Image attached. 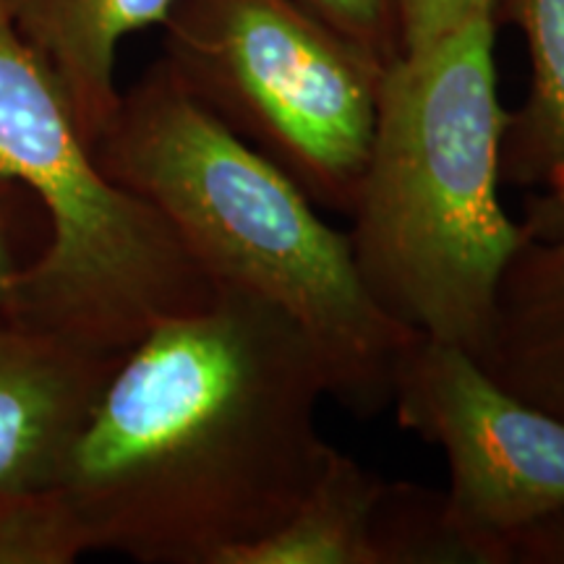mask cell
Instances as JSON below:
<instances>
[{"label":"cell","instance_id":"10","mask_svg":"<svg viewBox=\"0 0 564 564\" xmlns=\"http://www.w3.org/2000/svg\"><path fill=\"white\" fill-rule=\"evenodd\" d=\"M494 21L518 26L531 58V87L502 139V181L562 199L564 0H494Z\"/></svg>","mask_w":564,"mask_h":564},{"label":"cell","instance_id":"1","mask_svg":"<svg viewBox=\"0 0 564 564\" xmlns=\"http://www.w3.org/2000/svg\"><path fill=\"white\" fill-rule=\"evenodd\" d=\"M324 398L314 343L259 295L215 288L160 322L112 369L63 474L84 554L230 564L327 468Z\"/></svg>","mask_w":564,"mask_h":564},{"label":"cell","instance_id":"8","mask_svg":"<svg viewBox=\"0 0 564 564\" xmlns=\"http://www.w3.org/2000/svg\"><path fill=\"white\" fill-rule=\"evenodd\" d=\"M499 280L474 358L494 382L564 421V215L531 220Z\"/></svg>","mask_w":564,"mask_h":564},{"label":"cell","instance_id":"11","mask_svg":"<svg viewBox=\"0 0 564 564\" xmlns=\"http://www.w3.org/2000/svg\"><path fill=\"white\" fill-rule=\"evenodd\" d=\"M387 481L335 447L299 507L230 564H379L377 507Z\"/></svg>","mask_w":564,"mask_h":564},{"label":"cell","instance_id":"12","mask_svg":"<svg viewBox=\"0 0 564 564\" xmlns=\"http://www.w3.org/2000/svg\"><path fill=\"white\" fill-rule=\"evenodd\" d=\"M379 564H470L447 520L444 491L387 481L377 507Z\"/></svg>","mask_w":564,"mask_h":564},{"label":"cell","instance_id":"17","mask_svg":"<svg viewBox=\"0 0 564 564\" xmlns=\"http://www.w3.org/2000/svg\"><path fill=\"white\" fill-rule=\"evenodd\" d=\"M560 215H564V196L562 199H554V196L539 194L528 202V209H525V217H531V220H549V217H560Z\"/></svg>","mask_w":564,"mask_h":564},{"label":"cell","instance_id":"13","mask_svg":"<svg viewBox=\"0 0 564 564\" xmlns=\"http://www.w3.org/2000/svg\"><path fill=\"white\" fill-rule=\"evenodd\" d=\"M299 3L327 21L333 30L377 55L387 66L403 55L398 0H299Z\"/></svg>","mask_w":564,"mask_h":564},{"label":"cell","instance_id":"4","mask_svg":"<svg viewBox=\"0 0 564 564\" xmlns=\"http://www.w3.org/2000/svg\"><path fill=\"white\" fill-rule=\"evenodd\" d=\"M0 178L40 204L47 241L3 312L84 350L123 358L215 295L171 223L102 171L51 66L0 0Z\"/></svg>","mask_w":564,"mask_h":564},{"label":"cell","instance_id":"7","mask_svg":"<svg viewBox=\"0 0 564 564\" xmlns=\"http://www.w3.org/2000/svg\"><path fill=\"white\" fill-rule=\"evenodd\" d=\"M118 364L0 314V564L84 556L58 489Z\"/></svg>","mask_w":564,"mask_h":564},{"label":"cell","instance_id":"15","mask_svg":"<svg viewBox=\"0 0 564 564\" xmlns=\"http://www.w3.org/2000/svg\"><path fill=\"white\" fill-rule=\"evenodd\" d=\"M502 564H564V510L512 533Z\"/></svg>","mask_w":564,"mask_h":564},{"label":"cell","instance_id":"2","mask_svg":"<svg viewBox=\"0 0 564 564\" xmlns=\"http://www.w3.org/2000/svg\"><path fill=\"white\" fill-rule=\"evenodd\" d=\"M112 181L171 223L215 288L274 303L319 352L329 398L358 419L392 403L413 329L366 291L348 230H337L291 175L217 121L158 58L95 144Z\"/></svg>","mask_w":564,"mask_h":564},{"label":"cell","instance_id":"14","mask_svg":"<svg viewBox=\"0 0 564 564\" xmlns=\"http://www.w3.org/2000/svg\"><path fill=\"white\" fill-rule=\"evenodd\" d=\"M476 17H494V0H398L403 53L421 51Z\"/></svg>","mask_w":564,"mask_h":564},{"label":"cell","instance_id":"5","mask_svg":"<svg viewBox=\"0 0 564 564\" xmlns=\"http://www.w3.org/2000/svg\"><path fill=\"white\" fill-rule=\"evenodd\" d=\"M162 55L217 121L348 217L387 63L299 0H175Z\"/></svg>","mask_w":564,"mask_h":564},{"label":"cell","instance_id":"3","mask_svg":"<svg viewBox=\"0 0 564 564\" xmlns=\"http://www.w3.org/2000/svg\"><path fill=\"white\" fill-rule=\"evenodd\" d=\"M494 32V17H476L387 66L348 215L371 301L415 335L470 356L505 267L531 236L499 202L510 112L499 102Z\"/></svg>","mask_w":564,"mask_h":564},{"label":"cell","instance_id":"6","mask_svg":"<svg viewBox=\"0 0 564 564\" xmlns=\"http://www.w3.org/2000/svg\"><path fill=\"white\" fill-rule=\"evenodd\" d=\"M390 408L442 449L447 520L470 564H502L512 533L564 510V421L494 382L468 350L415 335Z\"/></svg>","mask_w":564,"mask_h":564},{"label":"cell","instance_id":"9","mask_svg":"<svg viewBox=\"0 0 564 564\" xmlns=\"http://www.w3.org/2000/svg\"><path fill=\"white\" fill-rule=\"evenodd\" d=\"M19 30L58 79L76 123L95 150L121 100L118 47L160 26L175 0H6Z\"/></svg>","mask_w":564,"mask_h":564},{"label":"cell","instance_id":"16","mask_svg":"<svg viewBox=\"0 0 564 564\" xmlns=\"http://www.w3.org/2000/svg\"><path fill=\"white\" fill-rule=\"evenodd\" d=\"M19 194H24L19 186L0 178V312L9 301L19 272L30 262V259L19 257L17 236H13V199H19Z\"/></svg>","mask_w":564,"mask_h":564}]
</instances>
